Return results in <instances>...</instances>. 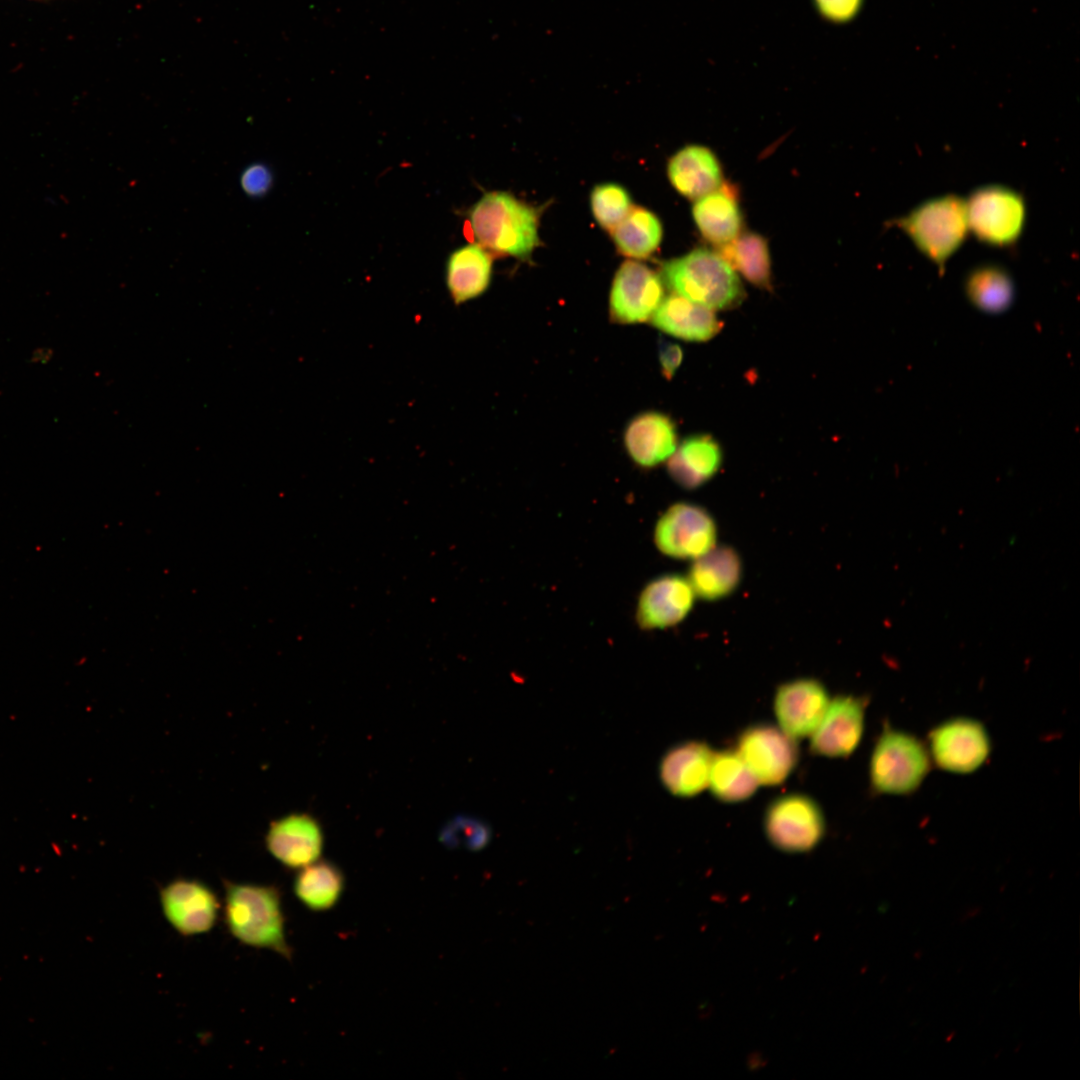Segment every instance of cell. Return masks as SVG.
Instances as JSON below:
<instances>
[{"mask_svg": "<svg viewBox=\"0 0 1080 1080\" xmlns=\"http://www.w3.org/2000/svg\"><path fill=\"white\" fill-rule=\"evenodd\" d=\"M610 232L618 251L634 259L650 257L658 249L663 236L659 218L643 207H632Z\"/></svg>", "mask_w": 1080, "mask_h": 1080, "instance_id": "29", "label": "cell"}, {"mask_svg": "<svg viewBox=\"0 0 1080 1080\" xmlns=\"http://www.w3.org/2000/svg\"><path fill=\"white\" fill-rule=\"evenodd\" d=\"M722 450L719 443L708 434L689 436L681 442L668 458V472L681 487L695 489L719 471Z\"/></svg>", "mask_w": 1080, "mask_h": 1080, "instance_id": "23", "label": "cell"}, {"mask_svg": "<svg viewBox=\"0 0 1080 1080\" xmlns=\"http://www.w3.org/2000/svg\"><path fill=\"white\" fill-rule=\"evenodd\" d=\"M624 445L634 463L655 467L668 460L677 448L675 423L658 411L640 413L627 424Z\"/></svg>", "mask_w": 1080, "mask_h": 1080, "instance_id": "18", "label": "cell"}, {"mask_svg": "<svg viewBox=\"0 0 1080 1080\" xmlns=\"http://www.w3.org/2000/svg\"><path fill=\"white\" fill-rule=\"evenodd\" d=\"M654 540L664 555L694 560L716 545L717 526L702 506L689 502L671 505L658 519Z\"/></svg>", "mask_w": 1080, "mask_h": 1080, "instance_id": "8", "label": "cell"}, {"mask_svg": "<svg viewBox=\"0 0 1080 1080\" xmlns=\"http://www.w3.org/2000/svg\"><path fill=\"white\" fill-rule=\"evenodd\" d=\"M829 702L826 687L817 679L798 678L782 683L773 701L778 727L795 740L810 737Z\"/></svg>", "mask_w": 1080, "mask_h": 1080, "instance_id": "13", "label": "cell"}, {"mask_svg": "<svg viewBox=\"0 0 1080 1080\" xmlns=\"http://www.w3.org/2000/svg\"><path fill=\"white\" fill-rule=\"evenodd\" d=\"M160 903L168 923L183 936L210 931L217 920L220 902L214 891L199 880L178 878L160 890Z\"/></svg>", "mask_w": 1080, "mask_h": 1080, "instance_id": "12", "label": "cell"}, {"mask_svg": "<svg viewBox=\"0 0 1080 1080\" xmlns=\"http://www.w3.org/2000/svg\"><path fill=\"white\" fill-rule=\"evenodd\" d=\"M651 321L664 333L693 342L712 339L722 327L712 309L674 293L663 299Z\"/></svg>", "mask_w": 1080, "mask_h": 1080, "instance_id": "21", "label": "cell"}, {"mask_svg": "<svg viewBox=\"0 0 1080 1080\" xmlns=\"http://www.w3.org/2000/svg\"><path fill=\"white\" fill-rule=\"evenodd\" d=\"M736 751L758 783L766 786L783 783L799 760L796 740L768 723L745 728L737 738Z\"/></svg>", "mask_w": 1080, "mask_h": 1080, "instance_id": "9", "label": "cell"}, {"mask_svg": "<svg viewBox=\"0 0 1080 1080\" xmlns=\"http://www.w3.org/2000/svg\"><path fill=\"white\" fill-rule=\"evenodd\" d=\"M763 828L775 848L799 853L819 844L825 834L826 823L817 801L806 794L789 793L769 803Z\"/></svg>", "mask_w": 1080, "mask_h": 1080, "instance_id": "7", "label": "cell"}, {"mask_svg": "<svg viewBox=\"0 0 1080 1080\" xmlns=\"http://www.w3.org/2000/svg\"><path fill=\"white\" fill-rule=\"evenodd\" d=\"M866 704L863 697L853 695H838L830 700L810 736L811 752L829 758L852 754L863 736Z\"/></svg>", "mask_w": 1080, "mask_h": 1080, "instance_id": "14", "label": "cell"}, {"mask_svg": "<svg viewBox=\"0 0 1080 1080\" xmlns=\"http://www.w3.org/2000/svg\"><path fill=\"white\" fill-rule=\"evenodd\" d=\"M664 299L662 278L636 260H627L618 268L609 296L610 319L619 324L651 320Z\"/></svg>", "mask_w": 1080, "mask_h": 1080, "instance_id": "11", "label": "cell"}, {"mask_svg": "<svg viewBox=\"0 0 1080 1080\" xmlns=\"http://www.w3.org/2000/svg\"><path fill=\"white\" fill-rule=\"evenodd\" d=\"M930 754L915 736L891 727L884 729L873 748L869 776L872 788L883 794L914 792L930 769Z\"/></svg>", "mask_w": 1080, "mask_h": 1080, "instance_id": "5", "label": "cell"}, {"mask_svg": "<svg viewBox=\"0 0 1080 1080\" xmlns=\"http://www.w3.org/2000/svg\"><path fill=\"white\" fill-rule=\"evenodd\" d=\"M695 593L687 579L665 574L651 580L642 590L636 620L644 630L665 629L677 625L691 611Z\"/></svg>", "mask_w": 1080, "mask_h": 1080, "instance_id": "16", "label": "cell"}, {"mask_svg": "<svg viewBox=\"0 0 1080 1080\" xmlns=\"http://www.w3.org/2000/svg\"><path fill=\"white\" fill-rule=\"evenodd\" d=\"M817 11L835 23H845L860 12L864 0H813Z\"/></svg>", "mask_w": 1080, "mask_h": 1080, "instance_id": "32", "label": "cell"}, {"mask_svg": "<svg viewBox=\"0 0 1080 1080\" xmlns=\"http://www.w3.org/2000/svg\"><path fill=\"white\" fill-rule=\"evenodd\" d=\"M240 185L242 190L250 197H262L266 195L273 185L271 169L260 162L250 164L241 173Z\"/></svg>", "mask_w": 1080, "mask_h": 1080, "instance_id": "31", "label": "cell"}, {"mask_svg": "<svg viewBox=\"0 0 1080 1080\" xmlns=\"http://www.w3.org/2000/svg\"><path fill=\"white\" fill-rule=\"evenodd\" d=\"M590 203L597 223L608 231H612L633 207L627 190L616 183L595 186Z\"/></svg>", "mask_w": 1080, "mask_h": 1080, "instance_id": "30", "label": "cell"}, {"mask_svg": "<svg viewBox=\"0 0 1080 1080\" xmlns=\"http://www.w3.org/2000/svg\"><path fill=\"white\" fill-rule=\"evenodd\" d=\"M966 201L969 231L988 245L1009 247L1020 238L1026 221L1021 193L1003 185L973 190Z\"/></svg>", "mask_w": 1080, "mask_h": 1080, "instance_id": "6", "label": "cell"}, {"mask_svg": "<svg viewBox=\"0 0 1080 1080\" xmlns=\"http://www.w3.org/2000/svg\"><path fill=\"white\" fill-rule=\"evenodd\" d=\"M658 356L662 375L670 380L681 365L683 351L680 345L661 339L658 345Z\"/></svg>", "mask_w": 1080, "mask_h": 1080, "instance_id": "33", "label": "cell"}, {"mask_svg": "<svg viewBox=\"0 0 1080 1080\" xmlns=\"http://www.w3.org/2000/svg\"><path fill=\"white\" fill-rule=\"evenodd\" d=\"M491 276V253L477 243L461 246L447 258L445 283L456 305L481 296L488 289Z\"/></svg>", "mask_w": 1080, "mask_h": 1080, "instance_id": "22", "label": "cell"}, {"mask_svg": "<svg viewBox=\"0 0 1080 1080\" xmlns=\"http://www.w3.org/2000/svg\"><path fill=\"white\" fill-rule=\"evenodd\" d=\"M667 174L675 190L689 199H698L722 184L716 155L701 145H687L677 151L668 162Z\"/></svg>", "mask_w": 1080, "mask_h": 1080, "instance_id": "20", "label": "cell"}, {"mask_svg": "<svg viewBox=\"0 0 1080 1080\" xmlns=\"http://www.w3.org/2000/svg\"><path fill=\"white\" fill-rule=\"evenodd\" d=\"M696 200L692 215L706 240L721 246L740 234L742 214L732 185L722 183L718 189Z\"/></svg>", "mask_w": 1080, "mask_h": 1080, "instance_id": "24", "label": "cell"}, {"mask_svg": "<svg viewBox=\"0 0 1080 1080\" xmlns=\"http://www.w3.org/2000/svg\"><path fill=\"white\" fill-rule=\"evenodd\" d=\"M662 280L674 294L712 310L734 308L744 299L735 270L719 253L705 248L665 262Z\"/></svg>", "mask_w": 1080, "mask_h": 1080, "instance_id": "3", "label": "cell"}, {"mask_svg": "<svg viewBox=\"0 0 1080 1080\" xmlns=\"http://www.w3.org/2000/svg\"><path fill=\"white\" fill-rule=\"evenodd\" d=\"M758 785L736 749L714 752L708 787L717 800L725 803L745 801L756 792Z\"/></svg>", "mask_w": 1080, "mask_h": 1080, "instance_id": "27", "label": "cell"}, {"mask_svg": "<svg viewBox=\"0 0 1080 1080\" xmlns=\"http://www.w3.org/2000/svg\"><path fill=\"white\" fill-rule=\"evenodd\" d=\"M468 219L476 243L490 253L527 260L539 245V209L508 192L485 193Z\"/></svg>", "mask_w": 1080, "mask_h": 1080, "instance_id": "1", "label": "cell"}, {"mask_svg": "<svg viewBox=\"0 0 1080 1080\" xmlns=\"http://www.w3.org/2000/svg\"><path fill=\"white\" fill-rule=\"evenodd\" d=\"M224 921L240 943L269 949L290 960L281 894L277 887L224 881Z\"/></svg>", "mask_w": 1080, "mask_h": 1080, "instance_id": "2", "label": "cell"}, {"mask_svg": "<svg viewBox=\"0 0 1080 1080\" xmlns=\"http://www.w3.org/2000/svg\"><path fill=\"white\" fill-rule=\"evenodd\" d=\"M714 751L699 740H688L668 749L659 763V777L672 795L689 798L708 787Z\"/></svg>", "mask_w": 1080, "mask_h": 1080, "instance_id": "17", "label": "cell"}, {"mask_svg": "<svg viewBox=\"0 0 1080 1080\" xmlns=\"http://www.w3.org/2000/svg\"><path fill=\"white\" fill-rule=\"evenodd\" d=\"M928 751L936 765L948 772L971 773L987 760L991 743L984 726L970 718L942 722L928 737Z\"/></svg>", "mask_w": 1080, "mask_h": 1080, "instance_id": "10", "label": "cell"}, {"mask_svg": "<svg viewBox=\"0 0 1080 1080\" xmlns=\"http://www.w3.org/2000/svg\"><path fill=\"white\" fill-rule=\"evenodd\" d=\"M964 290L972 305L990 314L1006 311L1015 296L1012 277L998 264H981L970 270L964 281Z\"/></svg>", "mask_w": 1080, "mask_h": 1080, "instance_id": "26", "label": "cell"}, {"mask_svg": "<svg viewBox=\"0 0 1080 1080\" xmlns=\"http://www.w3.org/2000/svg\"><path fill=\"white\" fill-rule=\"evenodd\" d=\"M890 224L902 230L941 275L969 232L966 201L956 194L926 200Z\"/></svg>", "mask_w": 1080, "mask_h": 1080, "instance_id": "4", "label": "cell"}, {"mask_svg": "<svg viewBox=\"0 0 1080 1080\" xmlns=\"http://www.w3.org/2000/svg\"><path fill=\"white\" fill-rule=\"evenodd\" d=\"M743 565L738 552L726 545L714 546L693 560L687 579L699 598L716 601L726 598L739 586Z\"/></svg>", "mask_w": 1080, "mask_h": 1080, "instance_id": "19", "label": "cell"}, {"mask_svg": "<svg viewBox=\"0 0 1080 1080\" xmlns=\"http://www.w3.org/2000/svg\"><path fill=\"white\" fill-rule=\"evenodd\" d=\"M719 248L720 256L747 281L760 288H771L770 254L763 236L744 232Z\"/></svg>", "mask_w": 1080, "mask_h": 1080, "instance_id": "28", "label": "cell"}, {"mask_svg": "<svg viewBox=\"0 0 1080 1080\" xmlns=\"http://www.w3.org/2000/svg\"><path fill=\"white\" fill-rule=\"evenodd\" d=\"M345 887L341 869L329 861H315L300 869L293 883L298 900L309 910L323 912L333 908Z\"/></svg>", "mask_w": 1080, "mask_h": 1080, "instance_id": "25", "label": "cell"}, {"mask_svg": "<svg viewBox=\"0 0 1080 1080\" xmlns=\"http://www.w3.org/2000/svg\"><path fill=\"white\" fill-rule=\"evenodd\" d=\"M265 844L270 854L284 866L301 869L321 856L324 835L319 822L306 813H292L273 821Z\"/></svg>", "mask_w": 1080, "mask_h": 1080, "instance_id": "15", "label": "cell"}]
</instances>
